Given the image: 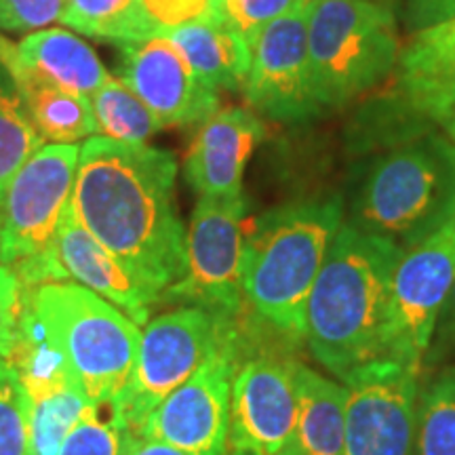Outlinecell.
I'll list each match as a JSON object with an SVG mask.
<instances>
[{
    "label": "cell",
    "mask_w": 455,
    "mask_h": 455,
    "mask_svg": "<svg viewBox=\"0 0 455 455\" xmlns=\"http://www.w3.org/2000/svg\"><path fill=\"white\" fill-rule=\"evenodd\" d=\"M264 123L244 108H224L203 123L186 155L184 173L198 196L243 195V173L255 146L264 140Z\"/></svg>",
    "instance_id": "obj_17"
},
{
    "label": "cell",
    "mask_w": 455,
    "mask_h": 455,
    "mask_svg": "<svg viewBox=\"0 0 455 455\" xmlns=\"http://www.w3.org/2000/svg\"><path fill=\"white\" fill-rule=\"evenodd\" d=\"M375 3H386V0H375Z\"/></svg>",
    "instance_id": "obj_38"
},
{
    "label": "cell",
    "mask_w": 455,
    "mask_h": 455,
    "mask_svg": "<svg viewBox=\"0 0 455 455\" xmlns=\"http://www.w3.org/2000/svg\"><path fill=\"white\" fill-rule=\"evenodd\" d=\"M17 57L51 83L87 100L112 78L95 51L61 28H44L26 36L17 44Z\"/></svg>",
    "instance_id": "obj_23"
},
{
    "label": "cell",
    "mask_w": 455,
    "mask_h": 455,
    "mask_svg": "<svg viewBox=\"0 0 455 455\" xmlns=\"http://www.w3.org/2000/svg\"><path fill=\"white\" fill-rule=\"evenodd\" d=\"M91 106L95 124L104 138L127 144H146L148 138L163 129L150 108L118 78H110L91 98Z\"/></svg>",
    "instance_id": "obj_26"
},
{
    "label": "cell",
    "mask_w": 455,
    "mask_h": 455,
    "mask_svg": "<svg viewBox=\"0 0 455 455\" xmlns=\"http://www.w3.org/2000/svg\"><path fill=\"white\" fill-rule=\"evenodd\" d=\"M235 329L236 318L198 306H181L146 323L127 390L114 405L131 432L184 386Z\"/></svg>",
    "instance_id": "obj_8"
},
{
    "label": "cell",
    "mask_w": 455,
    "mask_h": 455,
    "mask_svg": "<svg viewBox=\"0 0 455 455\" xmlns=\"http://www.w3.org/2000/svg\"><path fill=\"white\" fill-rule=\"evenodd\" d=\"M61 21L84 36L121 44L163 34L144 0H64Z\"/></svg>",
    "instance_id": "obj_24"
},
{
    "label": "cell",
    "mask_w": 455,
    "mask_h": 455,
    "mask_svg": "<svg viewBox=\"0 0 455 455\" xmlns=\"http://www.w3.org/2000/svg\"><path fill=\"white\" fill-rule=\"evenodd\" d=\"M26 304V287L13 268L0 264V356L13 350Z\"/></svg>",
    "instance_id": "obj_32"
},
{
    "label": "cell",
    "mask_w": 455,
    "mask_h": 455,
    "mask_svg": "<svg viewBox=\"0 0 455 455\" xmlns=\"http://www.w3.org/2000/svg\"><path fill=\"white\" fill-rule=\"evenodd\" d=\"M78 156L76 144H44L0 196V264L13 268L26 289L68 278L57 230L72 201Z\"/></svg>",
    "instance_id": "obj_7"
},
{
    "label": "cell",
    "mask_w": 455,
    "mask_h": 455,
    "mask_svg": "<svg viewBox=\"0 0 455 455\" xmlns=\"http://www.w3.org/2000/svg\"><path fill=\"white\" fill-rule=\"evenodd\" d=\"M443 24H447L449 28H451V30H455V17H451V20H447V21H443Z\"/></svg>",
    "instance_id": "obj_37"
},
{
    "label": "cell",
    "mask_w": 455,
    "mask_h": 455,
    "mask_svg": "<svg viewBox=\"0 0 455 455\" xmlns=\"http://www.w3.org/2000/svg\"><path fill=\"white\" fill-rule=\"evenodd\" d=\"M398 93L424 121L445 129L455 144V30L424 28L398 57Z\"/></svg>",
    "instance_id": "obj_18"
},
{
    "label": "cell",
    "mask_w": 455,
    "mask_h": 455,
    "mask_svg": "<svg viewBox=\"0 0 455 455\" xmlns=\"http://www.w3.org/2000/svg\"><path fill=\"white\" fill-rule=\"evenodd\" d=\"M453 215L455 144L422 135L375 158L356 186L348 224L403 251Z\"/></svg>",
    "instance_id": "obj_5"
},
{
    "label": "cell",
    "mask_w": 455,
    "mask_h": 455,
    "mask_svg": "<svg viewBox=\"0 0 455 455\" xmlns=\"http://www.w3.org/2000/svg\"><path fill=\"white\" fill-rule=\"evenodd\" d=\"M415 455H455V367L443 369L418 392Z\"/></svg>",
    "instance_id": "obj_25"
},
{
    "label": "cell",
    "mask_w": 455,
    "mask_h": 455,
    "mask_svg": "<svg viewBox=\"0 0 455 455\" xmlns=\"http://www.w3.org/2000/svg\"><path fill=\"white\" fill-rule=\"evenodd\" d=\"M173 155L104 135L83 144L72 212L158 299L184 275L186 228L175 213Z\"/></svg>",
    "instance_id": "obj_1"
},
{
    "label": "cell",
    "mask_w": 455,
    "mask_h": 455,
    "mask_svg": "<svg viewBox=\"0 0 455 455\" xmlns=\"http://www.w3.org/2000/svg\"><path fill=\"white\" fill-rule=\"evenodd\" d=\"M401 43L392 11L375 0H310L308 60L318 108H341L395 70Z\"/></svg>",
    "instance_id": "obj_6"
},
{
    "label": "cell",
    "mask_w": 455,
    "mask_h": 455,
    "mask_svg": "<svg viewBox=\"0 0 455 455\" xmlns=\"http://www.w3.org/2000/svg\"><path fill=\"white\" fill-rule=\"evenodd\" d=\"M308 3L310 0H224L221 15L251 49L266 26Z\"/></svg>",
    "instance_id": "obj_30"
},
{
    "label": "cell",
    "mask_w": 455,
    "mask_h": 455,
    "mask_svg": "<svg viewBox=\"0 0 455 455\" xmlns=\"http://www.w3.org/2000/svg\"><path fill=\"white\" fill-rule=\"evenodd\" d=\"M241 341L236 327L203 367L164 398L133 435L190 455H228L232 378Z\"/></svg>",
    "instance_id": "obj_11"
},
{
    "label": "cell",
    "mask_w": 455,
    "mask_h": 455,
    "mask_svg": "<svg viewBox=\"0 0 455 455\" xmlns=\"http://www.w3.org/2000/svg\"><path fill=\"white\" fill-rule=\"evenodd\" d=\"M133 436L114 405H93L68 432L55 455H127Z\"/></svg>",
    "instance_id": "obj_28"
},
{
    "label": "cell",
    "mask_w": 455,
    "mask_h": 455,
    "mask_svg": "<svg viewBox=\"0 0 455 455\" xmlns=\"http://www.w3.org/2000/svg\"><path fill=\"white\" fill-rule=\"evenodd\" d=\"M9 361L28 396L30 455H55L66 435L95 403L76 384L61 358L43 339L30 315H21Z\"/></svg>",
    "instance_id": "obj_15"
},
{
    "label": "cell",
    "mask_w": 455,
    "mask_h": 455,
    "mask_svg": "<svg viewBox=\"0 0 455 455\" xmlns=\"http://www.w3.org/2000/svg\"><path fill=\"white\" fill-rule=\"evenodd\" d=\"M243 93L272 121L301 123L321 112L310 78L308 4L278 17L255 38Z\"/></svg>",
    "instance_id": "obj_14"
},
{
    "label": "cell",
    "mask_w": 455,
    "mask_h": 455,
    "mask_svg": "<svg viewBox=\"0 0 455 455\" xmlns=\"http://www.w3.org/2000/svg\"><path fill=\"white\" fill-rule=\"evenodd\" d=\"M57 258L68 278L116 306L138 325H146L158 298L95 241L68 204L57 230Z\"/></svg>",
    "instance_id": "obj_19"
},
{
    "label": "cell",
    "mask_w": 455,
    "mask_h": 455,
    "mask_svg": "<svg viewBox=\"0 0 455 455\" xmlns=\"http://www.w3.org/2000/svg\"><path fill=\"white\" fill-rule=\"evenodd\" d=\"M455 281V215L398 255L390 281L388 361L422 371L432 329Z\"/></svg>",
    "instance_id": "obj_10"
},
{
    "label": "cell",
    "mask_w": 455,
    "mask_h": 455,
    "mask_svg": "<svg viewBox=\"0 0 455 455\" xmlns=\"http://www.w3.org/2000/svg\"><path fill=\"white\" fill-rule=\"evenodd\" d=\"M341 224L344 207L333 196L283 204L251 224L244 301L289 344L306 341V306Z\"/></svg>",
    "instance_id": "obj_3"
},
{
    "label": "cell",
    "mask_w": 455,
    "mask_h": 455,
    "mask_svg": "<svg viewBox=\"0 0 455 455\" xmlns=\"http://www.w3.org/2000/svg\"><path fill=\"white\" fill-rule=\"evenodd\" d=\"M121 81L158 118L161 127L204 123L220 110V95L198 78L167 36L121 44Z\"/></svg>",
    "instance_id": "obj_16"
},
{
    "label": "cell",
    "mask_w": 455,
    "mask_h": 455,
    "mask_svg": "<svg viewBox=\"0 0 455 455\" xmlns=\"http://www.w3.org/2000/svg\"><path fill=\"white\" fill-rule=\"evenodd\" d=\"M243 195L198 196L186 230L184 275L163 298L236 318L244 304L243 264L251 224Z\"/></svg>",
    "instance_id": "obj_9"
},
{
    "label": "cell",
    "mask_w": 455,
    "mask_h": 455,
    "mask_svg": "<svg viewBox=\"0 0 455 455\" xmlns=\"http://www.w3.org/2000/svg\"><path fill=\"white\" fill-rule=\"evenodd\" d=\"M221 4H224V0H221Z\"/></svg>",
    "instance_id": "obj_39"
},
{
    "label": "cell",
    "mask_w": 455,
    "mask_h": 455,
    "mask_svg": "<svg viewBox=\"0 0 455 455\" xmlns=\"http://www.w3.org/2000/svg\"><path fill=\"white\" fill-rule=\"evenodd\" d=\"M419 371L382 361L350 378L341 455H415Z\"/></svg>",
    "instance_id": "obj_13"
},
{
    "label": "cell",
    "mask_w": 455,
    "mask_h": 455,
    "mask_svg": "<svg viewBox=\"0 0 455 455\" xmlns=\"http://www.w3.org/2000/svg\"><path fill=\"white\" fill-rule=\"evenodd\" d=\"M64 0H0V30L34 32L61 21Z\"/></svg>",
    "instance_id": "obj_31"
},
{
    "label": "cell",
    "mask_w": 455,
    "mask_h": 455,
    "mask_svg": "<svg viewBox=\"0 0 455 455\" xmlns=\"http://www.w3.org/2000/svg\"><path fill=\"white\" fill-rule=\"evenodd\" d=\"M171 43L181 51L192 70L213 91L241 89L251 64V49L226 24L224 17L190 21L164 30Z\"/></svg>",
    "instance_id": "obj_22"
},
{
    "label": "cell",
    "mask_w": 455,
    "mask_h": 455,
    "mask_svg": "<svg viewBox=\"0 0 455 455\" xmlns=\"http://www.w3.org/2000/svg\"><path fill=\"white\" fill-rule=\"evenodd\" d=\"M298 358L276 352L243 358L232 378L228 455H278L298 415Z\"/></svg>",
    "instance_id": "obj_12"
},
{
    "label": "cell",
    "mask_w": 455,
    "mask_h": 455,
    "mask_svg": "<svg viewBox=\"0 0 455 455\" xmlns=\"http://www.w3.org/2000/svg\"><path fill=\"white\" fill-rule=\"evenodd\" d=\"M348 386L298 363V415L278 455H341Z\"/></svg>",
    "instance_id": "obj_21"
},
{
    "label": "cell",
    "mask_w": 455,
    "mask_h": 455,
    "mask_svg": "<svg viewBox=\"0 0 455 455\" xmlns=\"http://www.w3.org/2000/svg\"><path fill=\"white\" fill-rule=\"evenodd\" d=\"M26 312L91 403L121 401L138 361V323L74 281L26 289Z\"/></svg>",
    "instance_id": "obj_4"
},
{
    "label": "cell",
    "mask_w": 455,
    "mask_h": 455,
    "mask_svg": "<svg viewBox=\"0 0 455 455\" xmlns=\"http://www.w3.org/2000/svg\"><path fill=\"white\" fill-rule=\"evenodd\" d=\"M401 249L341 224L323 261L308 306L306 344L327 371L348 382L388 361V301Z\"/></svg>",
    "instance_id": "obj_2"
},
{
    "label": "cell",
    "mask_w": 455,
    "mask_h": 455,
    "mask_svg": "<svg viewBox=\"0 0 455 455\" xmlns=\"http://www.w3.org/2000/svg\"><path fill=\"white\" fill-rule=\"evenodd\" d=\"M409 17L419 30L455 17V0H409Z\"/></svg>",
    "instance_id": "obj_35"
},
{
    "label": "cell",
    "mask_w": 455,
    "mask_h": 455,
    "mask_svg": "<svg viewBox=\"0 0 455 455\" xmlns=\"http://www.w3.org/2000/svg\"><path fill=\"white\" fill-rule=\"evenodd\" d=\"M144 3L148 13L163 32L207 17H224L221 0H144Z\"/></svg>",
    "instance_id": "obj_33"
},
{
    "label": "cell",
    "mask_w": 455,
    "mask_h": 455,
    "mask_svg": "<svg viewBox=\"0 0 455 455\" xmlns=\"http://www.w3.org/2000/svg\"><path fill=\"white\" fill-rule=\"evenodd\" d=\"M127 455H190V453L180 451V449L175 447L163 445V443L146 441V439H140V436H133V441H131V445L127 449Z\"/></svg>",
    "instance_id": "obj_36"
},
{
    "label": "cell",
    "mask_w": 455,
    "mask_h": 455,
    "mask_svg": "<svg viewBox=\"0 0 455 455\" xmlns=\"http://www.w3.org/2000/svg\"><path fill=\"white\" fill-rule=\"evenodd\" d=\"M0 455H30L28 396L7 356H0Z\"/></svg>",
    "instance_id": "obj_29"
},
{
    "label": "cell",
    "mask_w": 455,
    "mask_h": 455,
    "mask_svg": "<svg viewBox=\"0 0 455 455\" xmlns=\"http://www.w3.org/2000/svg\"><path fill=\"white\" fill-rule=\"evenodd\" d=\"M455 355V281L449 289L445 301H443L439 316H436L435 329L428 352L424 356V367H436ZM422 367V369H424Z\"/></svg>",
    "instance_id": "obj_34"
},
{
    "label": "cell",
    "mask_w": 455,
    "mask_h": 455,
    "mask_svg": "<svg viewBox=\"0 0 455 455\" xmlns=\"http://www.w3.org/2000/svg\"><path fill=\"white\" fill-rule=\"evenodd\" d=\"M44 146L28 116L13 78L0 64V196L24 163Z\"/></svg>",
    "instance_id": "obj_27"
},
{
    "label": "cell",
    "mask_w": 455,
    "mask_h": 455,
    "mask_svg": "<svg viewBox=\"0 0 455 455\" xmlns=\"http://www.w3.org/2000/svg\"><path fill=\"white\" fill-rule=\"evenodd\" d=\"M0 64L13 78L28 116L49 144H76L98 133L91 100L61 89L43 74L24 66L17 57V44L0 34Z\"/></svg>",
    "instance_id": "obj_20"
}]
</instances>
